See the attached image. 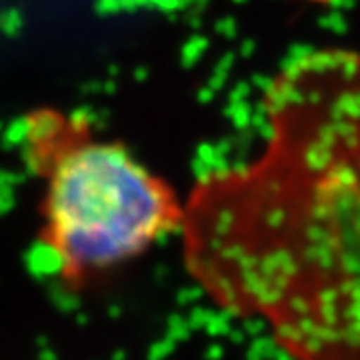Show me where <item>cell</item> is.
Listing matches in <instances>:
<instances>
[{"label":"cell","instance_id":"obj_1","mask_svg":"<svg viewBox=\"0 0 360 360\" xmlns=\"http://www.w3.org/2000/svg\"><path fill=\"white\" fill-rule=\"evenodd\" d=\"M252 160L196 180L188 276L290 360H360V52L316 49L264 90Z\"/></svg>","mask_w":360,"mask_h":360},{"label":"cell","instance_id":"obj_2","mask_svg":"<svg viewBox=\"0 0 360 360\" xmlns=\"http://www.w3.org/2000/svg\"><path fill=\"white\" fill-rule=\"evenodd\" d=\"M26 156L44 179L40 245L72 288L179 232L184 202L176 191L124 144L96 139L77 116H30Z\"/></svg>","mask_w":360,"mask_h":360}]
</instances>
